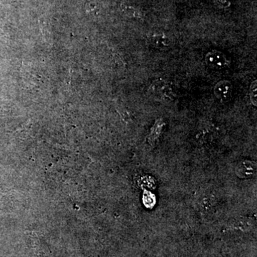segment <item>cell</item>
I'll return each instance as SVG.
<instances>
[{
  "label": "cell",
  "instance_id": "7",
  "mask_svg": "<svg viewBox=\"0 0 257 257\" xmlns=\"http://www.w3.org/2000/svg\"><path fill=\"white\" fill-rule=\"evenodd\" d=\"M217 4H220L221 6H224V7H227L230 5V2L228 0H214Z\"/></svg>",
  "mask_w": 257,
  "mask_h": 257
},
{
  "label": "cell",
  "instance_id": "4",
  "mask_svg": "<svg viewBox=\"0 0 257 257\" xmlns=\"http://www.w3.org/2000/svg\"><path fill=\"white\" fill-rule=\"evenodd\" d=\"M120 9L126 15L129 16V17L141 19L144 16V14L139 9L126 4V3H122L121 5H120Z\"/></svg>",
  "mask_w": 257,
  "mask_h": 257
},
{
  "label": "cell",
  "instance_id": "1",
  "mask_svg": "<svg viewBox=\"0 0 257 257\" xmlns=\"http://www.w3.org/2000/svg\"><path fill=\"white\" fill-rule=\"evenodd\" d=\"M206 62L210 67L216 69H222L228 64L225 56L217 51L209 52L206 57Z\"/></svg>",
  "mask_w": 257,
  "mask_h": 257
},
{
  "label": "cell",
  "instance_id": "6",
  "mask_svg": "<svg viewBox=\"0 0 257 257\" xmlns=\"http://www.w3.org/2000/svg\"><path fill=\"white\" fill-rule=\"evenodd\" d=\"M250 98L253 105L257 106V80L252 84L250 87Z\"/></svg>",
  "mask_w": 257,
  "mask_h": 257
},
{
  "label": "cell",
  "instance_id": "2",
  "mask_svg": "<svg viewBox=\"0 0 257 257\" xmlns=\"http://www.w3.org/2000/svg\"><path fill=\"white\" fill-rule=\"evenodd\" d=\"M232 92V85L227 81H221L214 87V94L218 98H227L230 96Z\"/></svg>",
  "mask_w": 257,
  "mask_h": 257
},
{
  "label": "cell",
  "instance_id": "5",
  "mask_svg": "<svg viewBox=\"0 0 257 257\" xmlns=\"http://www.w3.org/2000/svg\"><path fill=\"white\" fill-rule=\"evenodd\" d=\"M151 90H152V93L156 94L157 96L160 97H170L171 90L168 86L164 85L160 82H156V83L153 84L151 86Z\"/></svg>",
  "mask_w": 257,
  "mask_h": 257
},
{
  "label": "cell",
  "instance_id": "3",
  "mask_svg": "<svg viewBox=\"0 0 257 257\" xmlns=\"http://www.w3.org/2000/svg\"><path fill=\"white\" fill-rule=\"evenodd\" d=\"M149 41L151 44L158 48H166L170 44L169 38L163 34H153L149 37Z\"/></svg>",
  "mask_w": 257,
  "mask_h": 257
}]
</instances>
